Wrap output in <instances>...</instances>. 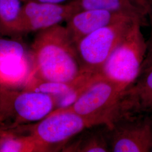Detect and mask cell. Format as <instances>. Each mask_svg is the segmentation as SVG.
<instances>
[{
	"mask_svg": "<svg viewBox=\"0 0 152 152\" xmlns=\"http://www.w3.org/2000/svg\"><path fill=\"white\" fill-rule=\"evenodd\" d=\"M127 19L134 18L124 14L102 9H82L66 21V28L76 44L83 37L98 29Z\"/></svg>",
	"mask_w": 152,
	"mask_h": 152,
	"instance_id": "obj_11",
	"label": "cell"
},
{
	"mask_svg": "<svg viewBox=\"0 0 152 152\" xmlns=\"http://www.w3.org/2000/svg\"><path fill=\"white\" fill-rule=\"evenodd\" d=\"M151 152H152V150H151Z\"/></svg>",
	"mask_w": 152,
	"mask_h": 152,
	"instance_id": "obj_19",
	"label": "cell"
},
{
	"mask_svg": "<svg viewBox=\"0 0 152 152\" xmlns=\"http://www.w3.org/2000/svg\"><path fill=\"white\" fill-rule=\"evenodd\" d=\"M55 108V99L50 95L0 86V129L38 122Z\"/></svg>",
	"mask_w": 152,
	"mask_h": 152,
	"instance_id": "obj_4",
	"label": "cell"
},
{
	"mask_svg": "<svg viewBox=\"0 0 152 152\" xmlns=\"http://www.w3.org/2000/svg\"><path fill=\"white\" fill-rule=\"evenodd\" d=\"M120 116H146L152 118V69L141 74L136 81L122 92L112 120Z\"/></svg>",
	"mask_w": 152,
	"mask_h": 152,
	"instance_id": "obj_10",
	"label": "cell"
},
{
	"mask_svg": "<svg viewBox=\"0 0 152 152\" xmlns=\"http://www.w3.org/2000/svg\"><path fill=\"white\" fill-rule=\"evenodd\" d=\"M61 151L68 152H110L107 135V125L88 127L73 136Z\"/></svg>",
	"mask_w": 152,
	"mask_h": 152,
	"instance_id": "obj_12",
	"label": "cell"
},
{
	"mask_svg": "<svg viewBox=\"0 0 152 152\" xmlns=\"http://www.w3.org/2000/svg\"><path fill=\"white\" fill-rule=\"evenodd\" d=\"M80 10L76 0L61 4L26 2L22 6L13 36L38 32L60 24Z\"/></svg>",
	"mask_w": 152,
	"mask_h": 152,
	"instance_id": "obj_9",
	"label": "cell"
},
{
	"mask_svg": "<svg viewBox=\"0 0 152 152\" xmlns=\"http://www.w3.org/2000/svg\"><path fill=\"white\" fill-rule=\"evenodd\" d=\"M80 10L98 9L124 14L146 24L148 0H76Z\"/></svg>",
	"mask_w": 152,
	"mask_h": 152,
	"instance_id": "obj_13",
	"label": "cell"
},
{
	"mask_svg": "<svg viewBox=\"0 0 152 152\" xmlns=\"http://www.w3.org/2000/svg\"><path fill=\"white\" fill-rule=\"evenodd\" d=\"M151 69H152V62L150 63V64L148 65L144 70H143V71L141 72V74L143 73H145V72H146L147 71H149V70H151ZM141 74H140V75H141Z\"/></svg>",
	"mask_w": 152,
	"mask_h": 152,
	"instance_id": "obj_18",
	"label": "cell"
},
{
	"mask_svg": "<svg viewBox=\"0 0 152 152\" xmlns=\"http://www.w3.org/2000/svg\"><path fill=\"white\" fill-rule=\"evenodd\" d=\"M22 7L21 0H0V32L2 34L13 36Z\"/></svg>",
	"mask_w": 152,
	"mask_h": 152,
	"instance_id": "obj_15",
	"label": "cell"
},
{
	"mask_svg": "<svg viewBox=\"0 0 152 152\" xmlns=\"http://www.w3.org/2000/svg\"><path fill=\"white\" fill-rule=\"evenodd\" d=\"M136 20H138L127 19L115 23L98 29L79 40L76 46L82 72L99 73L109 55Z\"/></svg>",
	"mask_w": 152,
	"mask_h": 152,
	"instance_id": "obj_5",
	"label": "cell"
},
{
	"mask_svg": "<svg viewBox=\"0 0 152 152\" xmlns=\"http://www.w3.org/2000/svg\"><path fill=\"white\" fill-rule=\"evenodd\" d=\"M142 26L140 21L134 22L99 72L103 78L124 89L139 78L146 58L147 41L141 31Z\"/></svg>",
	"mask_w": 152,
	"mask_h": 152,
	"instance_id": "obj_2",
	"label": "cell"
},
{
	"mask_svg": "<svg viewBox=\"0 0 152 152\" xmlns=\"http://www.w3.org/2000/svg\"><path fill=\"white\" fill-rule=\"evenodd\" d=\"M0 152H44L32 136L0 129Z\"/></svg>",
	"mask_w": 152,
	"mask_h": 152,
	"instance_id": "obj_14",
	"label": "cell"
},
{
	"mask_svg": "<svg viewBox=\"0 0 152 152\" xmlns=\"http://www.w3.org/2000/svg\"><path fill=\"white\" fill-rule=\"evenodd\" d=\"M30 52L34 76L41 80L70 81L82 73L76 44L66 27L60 24L38 31Z\"/></svg>",
	"mask_w": 152,
	"mask_h": 152,
	"instance_id": "obj_1",
	"label": "cell"
},
{
	"mask_svg": "<svg viewBox=\"0 0 152 152\" xmlns=\"http://www.w3.org/2000/svg\"><path fill=\"white\" fill-rule=\"evenodd\" d=\"M68 1H72L74 0H21V1L24 2L25 3L29 2H34L39 3H46V4H64V2Z\"/></svg>",
	"mask_w": 152,
	"mask_h": 152,
	"instance_id": "obj_17",
	"label": "cell"
},
{
	"mask_svg": "<svg viewBox=\"0 0 152 152\" xmlns=\"http://www.w3.org/2000/svg\"><path fill=\"white\" fill-rule=\"evenodd\" d=\"M124 90L118 84L102 76L71 106L61 109L73 112L92 121L96 125L109 124Z\"/></svg>",
	"mask_w": 152,
	"mask_h": 152,
	"instance_id": "obj_6",
	"label": "cell"
},
{
	"mask_svg": "<svg viewBox=\"0 0 152 152\" xmlns=\"http://www.w3.org/2000/svg\"><path fill=\"white\" fill-rule=\"evenodd\" d=\"M96 124L70 110L57 109L38 122L20 125L13 130L32 136L44 152L62 150L73 136Z\"/></svg>",
	"mask_w": 152,
	"mask_h": 152,
	"instance_id": "obj_3",
	"label": "cell"
},
{
	"mask_svg": "<svg viewBox=\"0 0 152 152\" xmlns=\"http://www.w3.org/2000/svg\"><path fill=\"white\" fill-rule=\"evenodd\" d=\"M107 135L110 152H151L152 118L146 116L115 117L107 125Z\"/></svg>",
	"mask_w": 152,
	"mask_h": 152,
	"instance_id": "obj_7",
	"label": "cell"
},
{
	"mask_svg": "<svg viewBox=\"0 0 152 152\" xmlns=\"http://www.w3.org/2000/svg\"><path fill=\"white\" fill-rule=\"evenodd\" d=\"M148 16L150 19V24L151 27V34L149 39L147 41V53L145 59L144 60V64L141 72L144 70L152 61V0H148Z\"/></svg>",
	"mask_w": 152,
	"mask_h": 152,
	"instance_id": "obj_16",
	"label": "cell"
},
{
	"mask_svg": "<svg viewBox=\"0 0 152 152\" xmlns=\"http://www.w3.org/2000/svg\"><path fill=\"white\" fill-rule=\"evenodd\" d=\"M34 75L30 50L16 39L0 38V86L23 90Z\"/></svg>",
	"mask_w": 152,
	"mask_h": 152,
	"instance_id": "obj_8",
	"label": "cell"
}]
</instances>
